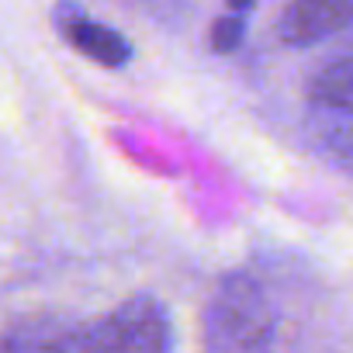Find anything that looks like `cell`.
<instances>
[{
  "mask_svg": "<svg viewBox=\"0 0 353 353\" xmlns=\"http://www.w3.org/2000/svg\"><path fill=\"white\" fill-rule=\"evenodd\" d=\"M0 353H170V322L159 301L132 298L80 325H28Z\"/></svg>",
  "mask_w": 353,
  "mask_h": 353,
  "instance_id": "6da1fadb",
  "label": "cell"
},
{
  "mask_svg": "<svg viewBox=\"0 0 353 353\" xmlns=\"http://www.w3.org/2000/svg\"><path fill=\"white\" fill-rule=\"evenodd\" d=\"M308 125L343 159H353V52L325 66L308 90Z\"/></svg>",
  "mask_w": 353,
  "mask_h": 353,
  "instance_id": "7a4b0ae2",
  "label": "cell"
},
{
  "mask_svg": "<svg viewBox=\"0 0 353 353\" xmlns=\"http://www.w3.org/2000/svg\"><path fill=\"white\" fill-rule=\"evenodd\" d=\"M353 25V0H291L281 14V42L315 46Z\"/></svg>",
  "mask_w": 353,
  "mask_h": 353,
  "instance_id": "3957f363",
  "label": "cell"
},
{
  "mask_svg": "<svg viewBox=\"0 0 353 353\" xmlns=\"http://www.w3.org/2000/svg\"><path fill=\"white\" fill-rule=\"evenodd\" d=\"M56 21H59L63 39H66L73 49H80L87 59H94V63H101V66H111V70H118V66H125V63L132 59V46H128L114 28H108V25L87 18L80 8H73V4L59 8Z\"/></svg>",
  "mask_w": 353,
  "mask_h": 353,
  "instance_id": "277c9868",
  "label": "cell"
},
{
  "mask_svg": "<svg viewBox=\"0 0 353 353\" xmlns=\"http://www.w3.org/2000/svg\"><path fill=\"white\" fill-rule=\"evenodd\" d=\"M243 35H246L243 14H229V18L215 21V28H212V46H215L219 52H236V49L243 46Z\"/></svg>",
  "mask_w": 353,
  "mask_h": 353,
  "instance_id": "5b68a950",
  "label": "cell"
},
{
  "mask_svg": "<svg viewBox=\"0 0 353 353\" xmlns=\"http://www.w3.org/2000/svg\"><path fill=\"white\" fill-rule=\"evenodd\" d=\"M250 8H253V0H229V11L232 14H246Z\"/></svg>",
  "mask_w": 353,
  "mask_h": 353,
  "instance_id": "8992f818",
  "label": "cell"
}]
</instances>
